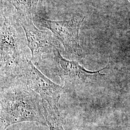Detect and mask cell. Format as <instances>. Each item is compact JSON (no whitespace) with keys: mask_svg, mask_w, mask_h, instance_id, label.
<instances>
[{"mask_svg":"<svg viewBox=\"0 0 130 130\" xmlns=\"http://www.w3.org/2000/svg\"><path fill=\"white\" fill-rule=\"evenodd\" d=\"M53 53L56 74L64 83L65 90L75 89L95 83L106 76L101 73L103 70L108 68L106 67L95 71H90L85 69L78 62L63 57L56 47L54 49Z\"/></svg>","mask_w":130,"mask_h":130,"instance_id":"obj_3","label":"cell"},{"mask_svg":"<svg viewBox=\"0 0 130 130\" xmlns=\"http://www.w3.org/2000/svg\"><path fill=\"white\" fill-rule=\"evenodd\" d=\"M39 0H10V3L19 15L32 19L36 14Z\"/></svg>","mask_w":130,"mask_h":130,"instance_id":"obj_7","label":"cell"},{"mask_svg":"<svg viewBox=\"0 0 130 130\" xmlns=\"http://www.w3.org/2000/svg\"><path fill=\"white\" fill-rule=\"evenodd\" d=\"M128 1H130V0H128Z\"/></svg>","mask_w":130,"mask_h":130,"instance_id":"obj_9","label":"cell"},{"mask_svg":"<svg viewBox=\"0 0 130 130\" xmlns=\"http://www.w3.org/2000/svg\"><path fill=\"white\" fill-rule=\"evenodd\" d=\"M29 48L19 15L7 1H0V89L20 83L30 59Z\"/></svg>","mask_w":130,"mask_h":130,"instance_id":"obj_1","label":"cell"},{"mask_svg":"<svg viewBox=\"0 0 130 130\" xmlns=\"http://www.w3.org/2000/svg\"><path fill=\"white\" fill-rule=\"evenodd\" d=\"M24 79L29 88L37 93L53 111L59 114L58 103L65 91L64 87L54 83L42 74L30 60L28 63Z\"/></svg>","mask_w":130,"mask_h":130,"instance_id":"obj_5","label":"cell"},{"mask_svg":"<svg viewBox=\"0 0 130 130\" xmlns=\"http://www.w3.org/2000/svg\"><path fill=\"white\" fill-rule=\"evenodd\" d=\"M19 19L31 52L30 61L34 66H37L42 62V55L53 51L56 47L54 38L50 32L39 29L32 18L19 15Z\"/></svg>","mask_w":130,"mask_h":130,"instance_id":"obj_6","label":"cell"},{"mask_svg":"<svg viewBox=\"0 0 130 130\" xmlns=\"http://www.w3.org/2000/svg\"><path fill=\"white\" fill-rule=\"evenodd\" d=\"M0 104L8 125L34 121L47 126L41 98L25 83L0 89Z\"/></svg>","mask_w":130,"mask_h":130,"instance_id":"obj_2","label":"cell"},{"mask_svg":"<svg viewBox=\"0 0 130 130\" xmlns=\"http://www.w3.org/2000/svg\"><path fill=\"white\" fill-rule=\"evenodd\" d=\"M42 105L44 116L50 130H65L63 126L65 120L61 118L60 114L53 111L44 101H42Z\"/></svg>","mask_w":130,"mask_h":130,"instance_id":"obj_8","label":"cell"},{"mask_svg":"<svg viewBox=\"0 0 130 130\" xmlns=\"http://www.w3.org/2000/svg\"><path fill=\"white\" fill-rule=\"evenodd\" d=\"M85 18H75L70 20L54 21L38 15L32 18L33 22L37 26L51 31L62 43L68 53L81 57L83 49L79 43V32Z\"/></svg>","mask_w":130,"mask_h":130,"instance_id":"obj_4","label":"cell"}]
</instances>
